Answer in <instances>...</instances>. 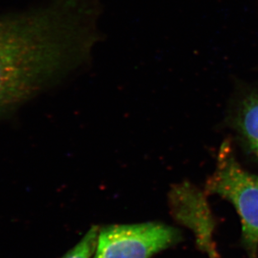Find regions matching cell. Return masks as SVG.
<instances>
[{
  "label": "cell",
  "mask_w": 258,
  "mask_h": 258,
  "mask_svg": "<svg viewBox=\"0 0 258 258\" xmlns=\"http://www.w3.org/2000/svg\"><path fill=\"white\" fill-rule=\"evenodd\" d=\"M100 14V0H49L0 16V115L90 60Z\"/></svg>",
  "instance_id": "cell-1"
},
{
  "label": "cell",
  "mask_w": 258,
  "mask_h": 258,
  "mask_svg": "<svg viewBox=\"0 0 258 258\" xmlns=\"http://www.w3.org/2000/svg\"><path fill=\"white\" fill-rule=\"evenodd\" d=\"M207 192L231 202L241 218L242 243L249 258H257L258 175L244 170L228 142L220 149L217 167L206 185Z\"/></svg>",
  "instance_id": "cell-2"
},
{
  "label": "cell",
  "mask_w": 258,
  "mask_h": 258,
  "mask_svg": "<svg viewBox=\"0 0 258 258\" xmlns=\"http://www.w3.org/2000/svg\"><path fill=\"white\" fill-rule=\"evenodd\" d=\"M180 239V231L161 222L112 225L99 231L93 258H151Z\"/></svg>",
  "instance_id": "cell-3"
},
{
  "label": "cell",
  "mask_w": 258,
  "mask_h": 258,
  "mask_svg": "<svg viewBox=\"0 0 258 258\" xmlns=\"http://www.w3.org/2000/svg\"><path fill=\"white\" fill-rule=\"evenodd\" d=\"M236 126L249 150L258 156V95L246 96L239 107Z\"/></svg>",
  "instance_id": "cell-4"
},
{
  "label": "cell",
  "mask_w": 258,
  "mask_h": 258,
  "mask_svg": "<svg viewBox=\"0 0 258 258\" xmlns=\"http://www.w3.org/2000/svg\"><path fill=\"white\" fill-rule=\"evenodd\" d=\"M100 229L92 227L81 241L62 258H93Z\"/></svg>",
  "instance_id": "cell-5"
},
{
  "label": "cell",
  "mask_w": 258,
  "mask_h": 258,
  "mask_svg": "<svg viewBox=\"0 0 258 258\" xmlns=\"http://www.w3.org/2000/svg\"><path fill=\"white\" fill-rule=\"evenodd\" d=\"M207 252L209 255L210 258H219L217 250H216V247H213V248L212 247V248L208 249Z\"/></svg>",
  "instance_id": "cell-6"
}]
</instances>
